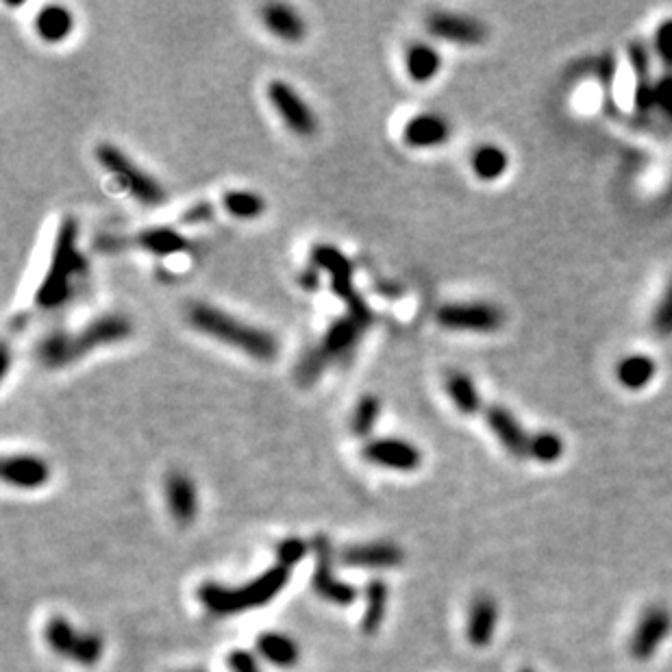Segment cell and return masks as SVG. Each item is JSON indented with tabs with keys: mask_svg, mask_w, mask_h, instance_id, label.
Here are the masks:
<instances>
[{
	"mask_svg": "<svg viewBox=\"0 0 672 672\" xmlns=\"http://www.w3.org/2000/svg\"><path fill=\"white\" fill-rule=\"evenodd\" d=\"M314 553H316V568L311 585H314L316 594L324 601L333 605H353L357 601V588L340 581L333 573V546L326 535H316L314 540Z\"/></svg>",
	"mask_w": 672,
	"mask_h": 672,
	"instance_id": "obj_11",
	"label": "cell"
},
{
	"mask_svg": "<svg viewBox=\"0 0 672 672\" xmlns=\"http://www.w3.org/2000/svg\"><path fill=\"white\" fill-rule=\"evenodd\" d=\"M215 214V207L211 203H199L194 205V207H190L185 211L184 215H181V220H184L185 224H199V223H209L211 218H214Z\"/></svg>",
	"mask_w": 672,
	"mask_h": 672,
	"instance_id": "obj_39",
	"label": "cell"
},
{
	"mask_svg": "<svg viewBox=\"0 0 672 672\" xmlns=\"http://www.w3.org/2000/svg\"><path fill=\"white\" fill-rule=\"evenodd\" d=\"M184 672H203V670H184Z\"/></svg>",
	"mask_w": 672,
	"mask_h": 672,
	"instance_id": "obj_42",
	"label": "cell"
},
{
	"mask_svg": "<svg viewBox=\"0 0 672 672\" xmlns=\"http://www.w3.org/2000/svg\"><path fill=\"white\" fill-rule=\"evenodd\" d=\"M450 124L440 113H418L402 129V139L411 148H435L449 142Z\"/></svg>",
	"mask_w": 672,
	"mask_h": 672,
	"instance_id": "obj_21",
	"label": "cell"
},
{
	"mask_svg": "<svg viewBox=\"0 0 672 672\" xmlns=\"http://www.w3.org/2000/svg\"><path fill=\"white\" fill-rule=\"evenodd\" d=\"M629 59H631L633 74H636V112L649 113L655 105V83L651 79L649 51L642 42H633L629 46Z\"/></svg>",
	"mask_w": 672,
	"mask_h": 672,
	"instance_id": "obj_23",
	"label": "cell"
},
{
	"mask_svg": "<svg viewBox=\"0 0 672 672\" xmlns=\"http://www.w3.org/2000/svg\"><path fill=\"white\" fill-rule=\"evenodd\" d=\"M187 244L190 242L184 238V233H179L176 229H168V227L144 229V231H139L136 238H133V246L142 248V251L151 253V255H157V257L179 255V253L187 251Z\"/></svg>",
	"mask_w": 672,
	"mask_h": 672,
	"instance_id": "obj_24",
	"label": "cell"
},
{
	"mask_svg": "<svg viewBox=\"0 0 672 672\" xmlns=\"http://www.w3.org/2000/svg\"><path fill=\"white\" fill-rule=\"evenodd\" d=\"M518 672H535V670H531V668H520Z\"/></svg>",
	"mask_w": 672,
	"mask_h": 672,
	"instance_id": "obj_41",
	"label": "cell"
},
{
	"mask_svg": "<svg viewBox=\"0 0 672 672\" xmlns=\"http://www.w3.org/2000/svg\"><path fill=\"white\" fill-rule=\"evenodd\" d=\"M441 68V57L434 46L426 42H414L405 52V70L414 83H429L438 76Z\"/></svg>",
	"mask_w": 672,
	"mask_h": 672,
	"instance_id": "obj_26",
	"label": "cell"
},
{
	"mask_svg": "<svg viewBox=\"0 0 672 672\" xmlns=\"http://www.w3.org/2000/svg\"><path fill=\"white\" fill-rule=\"evenodd\" d=\"M223 209L238 220H255L266 211V200L251 190H231L223 196Z\"/></svg>",
	"mask_w": 672,
	"mask_h": 672,
	"instance_id": "obj_31",
	"label": "cell"
},
{
	"mask_svg": "<svg viewBox=\"0 0 672 672\" xmlns=\"http://www.w3.org/2000/svg\"><path fill=\"white\" fill-rule=\"evenodd\" d=\"M498 625V605L489 594H479L473 598L465 621V637L477 649H486L494 640Z\"/></svg>",
	"mask_w": 672,
	"mask_h": 672,
	"instance_id": "obj_19",
	"label": "cell"
},
{
	"mask_svg": "<svg viewBox=\"0 0 672 672\" xmlns=\"http://www.w3.org/2000/svg\"><path fill=\"white\" fill-rule=\"evenodd\" d=\"M287 581H290V570L277 564L259 574L257 579H253L251 583L239 585V588H227V585L214 583V581L203 583L199 590V598L215 616H233V613L268 605L281 594Z\"/></svg>",
	"mask_w": 672,
	"mask_h": 672,
	"instance_id": "obj_4",
	"label": "cell"
},
{
	"mask_svg": "<svg viewBox=\"0 0 672 672\" xmlns=\"http://www.w3.org/2000/svg\"><path fill=\"white\" fill-rule=\"evenodd\" d=\"M133 324L127 316L107 314L92 320L76 333H51L42 340L37 357L46 368H64L92 350L131 338Z\"/></svg>",
	"mask_w": 672,
	"mask_h": 672,
	"instance_id": "obj_1",
	"label": "cell"
},
{
	"mask_svg": "<svg viewBox=\"0 0 672 672\" xmlns=\"http://www.w3.org/2000/svg\"><path fill=\"white\" fill-rule=\"evenodd\" d=\"M187 320L203 335L229 344V347L248 355V357L259 359V362H272L278 355V342L270 331L244 323V320L235 318V316L218 309V307L196 302L187 311Z\"/></svg>",
	"mask_w": 672,
	"mask_h": 672,
	"instance_id": "obj_2",
	"label": "cell"
},
{
	"mask_svg": "<svg viewBox=\"0 0 672 672\" xmlns=\"http://www.w3.org/2000/svg\"><path fill=\"white\" fill-rule=\"evenodd\" d=\"M672 631V616L664 605H651L637 621L636 631L631 636L629 651L637 661H646L655 655L657 649L664 645Z\"/></svg>",
	"mask_w": 672,
	"mask_h": 672,
	"instance_id": "obj_12",
	"label": "cell"
},
{
	"mask_svg": "<svg viewBox=\"0 0 672 672\" xmlns=\"http://www.w3.org/2000/svg\"><path fill=\"white\" fill-rule=\"evenodd\" d=\"M263 27L277 37V40L287 42V44H296L302 42L307 35V24L302 20V16L296 12L294 7L285 3H268L263 4L262 12Z\"/></svg>",
	"mask_w": 672,
	"mask_h": 672,
	"instance_id": "obj_20",
	"label": "cell"
},
{
	"mask_svg": "<svg viewBox=\"0 0 672 672\" xmlns=\"http://www.w3.org/2000/svg\"><path fill=\"white\" fill-rule=\"evenodd\" d=\"M510 157L494 144H483L473 152V170L481 181H496L505 175Z\"/></svg>",
	"mask_w": 672,
	"mask_h": 672,
	"instance_id": "obj_29",
	"label": "cell"
},
{
	"mask_svg": "<svg viewBox=\"0 0 672 672\" xmlns=\"http://www.w3.org/2000/svg\"><path fill=\"white\" fill-rule=\"evenodd\" d=\"M368 326L371 324L362 323V320H357L350 314L333 320L318 347L302 355L299 366H296V379H299L302 386H311L314 381H318L320 374L331 363L347 362L350 355L355 353V348L359 347Z\"/></svg>",
	"mask_w": 672,
	"mask_h": 672,
	"instance_id": "obj_5",
	"label": "cell"
},
{
	"mask_svg": "<svg viewBox=\"0 0 672 672\" xmlns=\"http://www.w3.org/2000/svg\"><path fill=\"white\" fill-rule=\"evenodd\" d=\"M564 455V440L551 431H542V434L531 435V449L529 457H534L540 464H553Z\"/></svg>",
	"mask_w": 672,
	"mask_h": 672,
	"instance_id": "obj_33",
	"label": "cell"
},
{
	"mask_svg": "<svg viewBox=\"0 0 672 672\" xmlns=\"http://www.w3.org/2000/svg\"><path fill=\"white\" fill-rule=\"evenodd\" d=\"M657 366L649 355H631L618 366V381L629 390H642L655 377Z\"/></svg>",
	"mask_w": 672,
	"mask_h": 672,
	"instance_id": "obj_30",
	"label": "cell"
},
{
	"mask_svg": "<svg viewBox=\"0 0 672 672\" xmlns=\"http://www.w3.org/2000/svg\"><path fill=\"white\" fill-rule=\"evenodd\" d=\"M340 561L353 568H395L402 564V549L392 542L353 544L340 553Z\"/></svg>",
	"mask_w": 672,
	"mask_h": 672,
	"instance_id": "obj_18",
	"label": "cell"
},
{
	"mask_svg": "<svg viewBox=\"0 0 672 672\" xmlns=\"http://www.w3.org/2000/svg\"><path fill=\"white\" fill-rule=\"evenodd\" d=\"M426 28L438 40L459 46H479L488 40V28L477 18L457 13H434L426 20Z\"/></svg>",
	"mask_w": 672,
	"mask_h": 672,
	"instance_id": "obj_14",
	"label": "cell"
},
{
	"mask_svg": "<svg viewBox=\"0 0 672 672\" xmlns=\"http://www.w3.org/2000/svg\"><path fill=\"white\" fill-rule=\"evenodd\" d=\"M166 503L168 512L179 525H191L199 513V492H196L194 479L187 477L181 470L168 474L166 479Z\"/></svg>",
	"mask_w": 672,
	"mask_h": 672,
	"instance_id": "obj_15",
	"label": "cell"
},
{
	"mask_svg": "<svg viewBox=\"0 0 672 672\" xmlns=\"http://www.w3.org/2000/svg\"><path fill=\"white\" fill-rule=\"evenodd\" d=\"M435 320L450 331L492 333L503 324V311L492 302H449L440 307Z\"/></svg>",
	"mask_w": 672,
	"mask_h": 672,
	"instance_id": "obj_10",
	"label": "cell"
},
{
	"mask_svg": "<svg viewBox=\"0 0 672 672\" xmlns=\"http://www.w3.org/2000/svg\"><path fill=\"white\" fill-rule=\"evenodd\" d=\"M655 52L661 64L672 72V20L661 22L655 33Z\"/></svg>",
	"mask_w": 672,
	"mask_h": 672,
	"instance_id": "obj_36",
	"label": "cell"
},
{
	"mask_svg": "<svg viewBox=\"0 0 672 672\" xmlns=\"http://www.w3.org/2000/svg\"><path fill=\"white\" fill-rule=\"evenodd\" d=\"M655 105L672 120V72H666L655 83Z\"/></svg>",
	"mask_w": 672,
	"mask_h": 672,
	"instance_id": "obj_37",
	"label": "cell"
},
{
	"mask_svg": "<svg viewBox=\"0 0 672 672\" xmlns=\"http://www.w3.org/2000/svg\"><path fill=\"white\" fill-rule=\"evenodd\" d=\"M446 395H449L453 405L465 416L477 414L479 407H481V396H479L477 386H474L473 377L462 371H453L446 374Z\"/></svg>",
	"mask_w": 672,
	"mask_h": 672,
	"instance_id": "obj_27",
	"label": "cell"
},
{
	"mask_svg": "<svg viewBox=\"0 0 672 672\" xmlns=\"http://www.w3.org/2000/svg\"><path fill=\"white\" fill-rule=\"evenodd\" d=\"M96 160L137 203L148 205V207H157V205L166 203V190H163L160 181L152 179L144 168H139L118 146H113V144H100L96 148Z\"/></svg>",
	"mask_w": 672,
	"mask_h": 672,
	"instance_id": "obj_6",
	"label": "cell"
},
{
	"mask_svg": "<svg viewBox=\"0 0 672 672\" xmlns=\"http://www.w3.org/2000/svg\"><path fill=\"white\" fill-rule=\"evenodd\" d=\"M85 268L88 263L79 251V224L74 218H66L57 231L51 266L35 292L37 305L42 309H55L64 305L70 299L76 278L83 277Z\"/></svg>",
	"mask_w": 672,
	"mask_h": 672,
	"instance_id": "obj_3",
	"label": "cell"
},
{
	"mask_svg": "<svg viewBox=\"0 0 672 672\" xmlns=\"http://www.w3.org/2000/svg\"><path fill=\"white\" fill-rule=\"evenodd\" d=\"M311 266H316L318 270H324L331 275V287H333L335 294L347 302L348 311L347 314L355 316L362 323L371 324L372 323V309L368 307V302L357 294L353 285V268L350 262L335 246H316L311 253Z\"/></svg>",
	"mask_w": 672,
	"mask_h": 672,
	"instance_id": "obj_8",
	"label": "cell"
},
{
	"mask_svg": "<svg viewBox=\"0 0 672 672\" xmlns=\"http://www.w3.org/2000/svg\"><path fill=\"white\" fill-rule=\"evenodd\" d=\"M257 652L277 668H292L299 664L301 649L290 636L278 631H266L257 637Z\"/></svg>",
	"mask_w": 672,
	"mask_h": 672,
	"instance_id": "obj_25",
	"label": "cell"
},
{
	"mask_svg": "<svg viewBox=\"0 0 672 672\" xmlns=\"http://www.w3.org/2000/svg\"><path fill=\"white\" fill-rule=\"evenodd\" d=\"M307 555V544L301 537H285L281 544L277 546V564L283 568H294L296 564H301Z\"/></svg>",
	"mask_w": 672,
	"mask_h": 672,
	"instance_id": "obj_34",
	"label": "cell"
},
{
	"mask_svg": "<svg viewBox=\"0 0 672 672\" xmlns=\"http://www.w3.org/2000/svg\"><path fill=\"white\" fill-rule=\"evenodd\" d=\"M486 422L489 425V429H492V434L496 435V440L510 450L513 457H529L531 435H527V431L522 429L520 422L516 420V416L510 410H505L501 405L488 407Z\"/></svg>",
	"mask_w": 672,
	"mask_h": 672,
	"instance_id": "obj_17",
	"label": "cell"
},
{
	"mask_svg": "<svg viewBox=\"0 0 672 672\" xmlns=\"http://www.w3.org/2000/svg\"><path fill=\"white\" fill-rule=\"evenodd\" d=\"M3 481L20 489H37L51 479V468L37 455H7L3 459Z\"/></svg>",
	"mask_w": 672,
	"mask_h": 672,
	"instance_id": "obj_16",
	"label": "cell"
},
{
	"mask_svg": "<svg viewBox=\"0 0 672 672\" xmlns=\"http://www.w3.org/2000/svg\"><path fill=\"white\" fill-rule=\"evenodd\" d=\"M652 329L660 338H670L672 335V283L661 296L660 305H657L655 316H652Z\"/></svg>",
	"mask_w": 672,
	"mask_h": 672,
	"instance_id": "obj_35",
	"label": "cell"
},
{
	"mask_svg": "<svg viewBox=\"0 0 672 672\" xmlns=\"http://www.w3.org/2000/svg\"><path fill=\"white\" fill-rule=\"evenodd\" d=\"M299 283H301L302 287H305V290H309V292L311 290H318V285H320V281H318V268L311 266L309 270L302 272L301 278H299Z\"/></svg>",
	"mask_w": 672,
	"mask_h": 672,
	"instance_id": "obj_40",
	"label": "cell"
},
{
	"mask_svg": "<svg viewBox=\"0 0 672 672\" xmlns=\"http://www.w3.org/2000/svg\"><path fill=\"white\" fill-rule=\"evenodd\" d=\"M33 27H35L37 37L42 42H46V44H61L74 31V16L64 4H46L35 16Z\"/></svg>",
	"mask_w": 672,
	"mask_h": 672,
	"instance_id": "obj_22",
	"label": "cell"
},
{
	"mask_svg": "<svg viewBox=\"0 0 672 672\" xmlns=\"http://www.w3.org/2000/svg\"><path fill=\"white\" fill-rule=\"evenodd\" d=\"M44 640L51 651L79 666L98 664L105 651V642L98 633L76 631L74 625L64 616H55L46 622Z\"/></svg>",
	"mask_w": 672,
	"mask_h": 672,
	"instance_id": "obj_7",
	"label": "cell"
},
{
	"mask_svg": "<svg viewBox=\"0 0 672 672\" xmlns=\"http://www.w3.org/2000/svg\"><path fill=\"white\" fill-rule=\"evenodd\" d=\"M362 457L368 464L396 470V473H414L422 464L420 449L402 438L371 440L362 449Z\"/></svg>",
	"mask_w": 672,
	"mask_h": 672,
	"instance_id": "obj_13",
	"label": "cell"
},
{
	"mask_svg": "<svg viewBox=\"0 0 672 672\" xmlns=\"http://www.w3.org/2000/svg\"><path fill=\"white\" fill-rule=\"evenodd\" d=\"M268 100L281 116L285 127L301 137H311L318 131V116L307 100L285 81L275 79L268 83Z\"/></svg>",
	"mask_w": 672,
	"mask_h": 672,
	"instance_id": "obj_9",
	"label": "cell"
},
{
	"mask_svg": "<svg viewBox=\"0 0 672 672\" xmlns=\"http://www.w3.org/2000/svg\"><path fill=\"white\" fill-rule=\"evenodd\" d=\"M387 612V583L383 579H372L366 585V612L362 618V631L374 636L386 621Z\"/></svg>",
	"mask_w": 672,
	"mask_h": 672,
	"instance_id": "obj_28",
	"label": "cell"
},
{
	"mask_svg": "<svg viewBox=\"0 0 672 672\" xmlns=\"http://www.w3.org/2000/svg\"><path fill=\"white\" fill-rule=\"evenodd\" d=\"M379 416H381V401L374 395H363L355 405L353 416H350V431L355 438H368L372 434L374 425H377Z\"/></svg>",
	"mask_w": 672,
	"mask_h": 672,
	"instance_id": "obj_32",
	"label": "cell"
},
{
	"mask_svg": "<svg viewBox=\"0 0 672 672\" xmlns=\"http://www.w3.org/2000/svg\"><path fill=\"white\" fill-rule=\"evenodd\" d=\"M227 664L233 672H262L255 655L248 651H233L231 655L227 657Z\"/></svg>",
	"mask_w": 672,
	"mask_h": 672,
	"instance_id": "obj_38",
	"label": "cell"
}]
</instances>
